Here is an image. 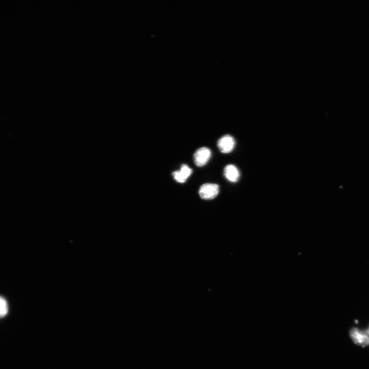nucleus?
Returning <instances> with one entry per match:
<instances>
[{
    "instance_id": "obj_5",
    "label": "nucleus",
    "mask_w": 369,
    "mask_h": 369,
    "mask_svg": "<svg viewBox=\"0 0 369 369\" xmlns=\"http://www.w3.org/2000/svg\"><path fill=\"white\" fill-rule=\"evenodd\" d=\"M192 172V170L187 165L183 164L179 171H176L172 173L175 180L178 183H184L190 177Z\"/></svg>"
},
{
    "instance_id": "obj_4",
    "label": "nucleus",
    "mask_w": 369,
    "mask_h": 369,
    "mask_svg": "<svg viewBox=\"0 0 369 369\" xmlns=\"http://www.w3.org/2000/svg\"><path fill=\"white\" fill-rule=\"evenodd\" d=\"M235 141L230 135H225L218 142V146L222 153L229 154L232 152L235 147Z\"/></svg>"
},
{
    "instance_id": "obj_2",
    "label": "nucleus",
    "mask_w": 369,
    "mask_h": 369,
    "mask_svg": "<svg viewBox=\"0 0 369 369\" xmlns=\"http://www.w3.org/2000/svg\"><path fill=\"white\" fill-rule=\"evenodd\" d=\"M211 156L210 150L207 147H201L194 153L193 158L196 165L199 167L205 166L209 161Z\"/></svg>"
},
{
    "instance_id": "obj_8",
    "label": "nucleus",
    "mask_w": 369,
    "mask_h": 369,
    "mask_svg": "<svg viewBox=\"0 0 369 369\" xmlns=\"http://www.w3.org/2000/svg\"><path fill=\"white\" fill-rule=\"evenodd\" d=\"M365 332L367 333V334L368 335V336H369V328L367 330H365Z\"/></svg>"
},
{
    "instance_id": "obj_7",
    "label": "nucleus",
    "mask_w": 369,
    "mask_h": 369,
    "mask_svg": "<svg viewBox=\"0 0 369 369\" xmlns=\"http://www.w3.org/2000/svg\"><path fill=\"white\" fill-rule=\"evenodd\" d=\"M8 313V302L4 297L0 296V318L5 317Z\"/></svg>"
},
{
    "instance_id": "obj_6",
    "label": "nucleus",
    "mask_w": 369,
    "mask_h": 369,
    "mask_svg": "<svg viewBox=\"0 0 369 369\" xmlns=\"http://www.w3.org/2000/svg\"><path fill=\"white\" fill-rule=\"evenodd\" d=\"M224 176L230 182H237L240 177V173L237 168L232 164L227 165L224 169Z\"/></svg>"
},
{
    "instance_id": "obj_1",
    "label": "nucleus",
    "mask_w": 369,
    "mask_h": 369,
    "mask_svg": "<svg viewBox=\"0 0 369 369\" xmlns=\"http://www.w3.org/2000/svg\"><path fill=\"white\" fill-rule=\"evenodd\" d=\"M220 191L218 184L206 183L203 184L200 188L199 193L200 197L205 200H211L216 198Z\"/></svg>"
},
{
    "instance_id": "obj_3",
    "label": "nucleus",
    "mask_w": 369,
    "mask_h": 369,
    "mask_svg": "<svg viewBox=\"0 0 369 369\" xmlns=\"http://www.w3.org/2000/svg\"><path fill=\"white\" fill-rule=\"evenodd\" d=\"M350 335L353 342L359 345L364 347L369 345V336L365 331H361L357 328H352Z\"/></svg>"
}]
</instances>
